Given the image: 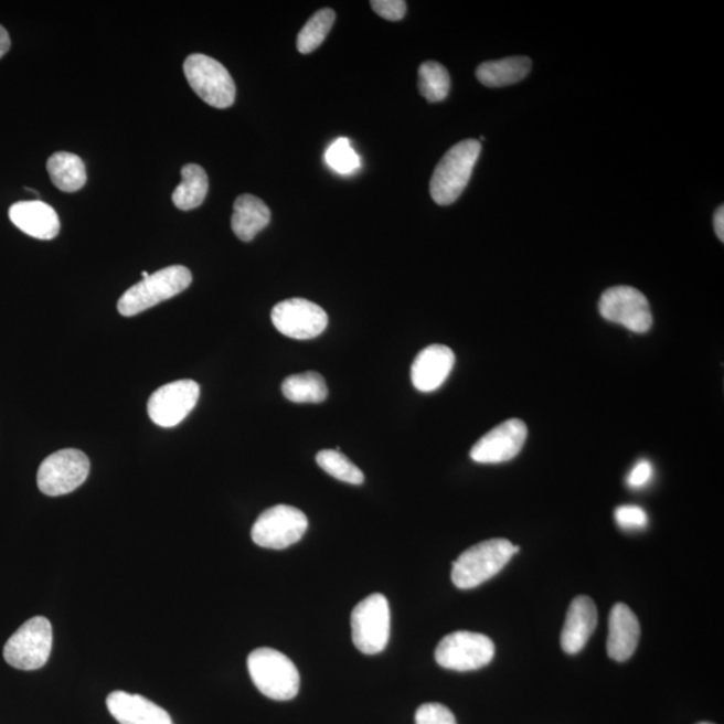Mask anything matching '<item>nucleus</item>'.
I'll return each mask as SVG.
<instances>
[{
  "label": "nucleus",
  "instance_id": "1",
  "mask_svg": "<svg viewBox=\"0 0 724 724\" xmlns=\"http://www.w3.org/2000/svg\"><path fill=\"white\" fill-rule=\"evenodd\" d=\"M520 546L508 540L496 539L478 543L461 553L453 564V583L459 589H473L489 582L503 569Z\"/></svg>",
  "mask_w": 724,
  "mask_h": 724
},
{
  "label": "nucleus",
  "instance_id": "2",
  "mask_svg": "<svg viewBox=\"0 0 724 724\" xmlns=\"http://www.w3.org/2000/svg\"><path fill=\"white\" fill-rule=\"evenodd\" d=\"M482 146L477 140L458 142L443 156L429 183L430 196L439 205L458 201L471 179Z\"/></svg>",
  "mask_w": 724,
  "mask_h": 724
},
{
  "label": "nucleus",
  "instance_id": "3",
  "mask_svg": "<svg viewBox=\"0 0 724 724\" xmlns=\"http://www.w3.org/2000/svg\"><path fill=\"white\" fill-rule=\"evenodd\" d=\"M192 274L189 268L180 265L162 268L141 283L134 285L124 292L117 304L118 313L134 317L153 306L167 301L189 289Z\"/></svg>",
  "mask_w": 724,
  "mask_h": 724
},
{
  "label": "nucleus",
  "instance_id": "4",
  "mask_svg": "<svg viewBox=\"0 0 724 724\" xmlns=\"http://www.w3.org/2000/svg\"><path fill=\"white\" fill-rule=\"evenodd\" d=\"M249 677L255 686L274 701H291L299 692V672L283 652L272 648L255 649L247 659Z\"/></svg>",
  "mask_w": 724,
  "mask_h": 724
},
{
  "label": "nucleus",
  "instance_id": "5",
  "mask_svg": "<svg viewBox=\"0 0 724 724\" xmlns=\"http://www.w3.org/2000/svg\"><path fill=\"white\" fill-rule=\"evenodd\" d=\"M52 646V624L46 617L36 616L24 622L6 642L3 657L17 670L35 671L47 663Z\"/></svg>",
  "mask_w": 724,
  "mask_h": 724
},
{
  "label": "nucleus",
  "instance_id": "6",
  "mask_svg": "<svg viewBox=\"0 0 724 724\" xmlns=\"http://www.w3.org/2000/svg\"><path fill=\"white\" fill-rule=\"evenodd\" d=\"M352 639L355 648L365 654L383 652L391 636L388 600L380 593L368 596L355 605L351 616Z\"/></svg>",
  "mask_w": 724,
  "mask_h": 724
},
{
  "label": "nucleus",
  "instance_id": "7",
  "mask_svg": "<svg viewBox=\"0 0 724 724\" xmlns=\"http://www.w3.org/2000/svg\"><path fill=\"white\" fill-rule=\"evenodd\" d=\"M184 74L193 92L205 104L217 109H226L234 104V79L221 62L204 54H192L184 62Z\"/></svg>",
  "mask_w": 724,
  "mask_h": 724
},
{
  "label": "nucleus",
  "instance_id": "8",
  "mask_svg": "<svg viewBox=\"0 0 724 724\" xmlns=\"http://www.w3.org/2000/svg\"><path fill=\"white\" fill-rule=\"evenodd\" d=\"M89 471L91 461L83 451L61 449L42 461L36 483L45 496H66L85 483Z\"/></svg>",
  "mask_w": 724,
  "mask_h": 724
},
{
  "label": "nucleus",
  "instance_id": "9",
  "mask_svg": "<svg viewBox=\"0 0 724 724\" xmlns=\"http://www.w3.org/2000/svg\"><path fill=\"white\" fill-rule=\"evenodd\" d=\"M496 657V646L482 634L458 630L447 635L435 651L438 664L447 670L476 671L491 663Z\"/></svg>",
  "mask_w": 724,
  "mask_h": 724
},
{
  "label": "nucleus",
  "instance_id": "10",
  "mask_svg": "<svg viewBox=\"0 0 724 724\" xmlns=\"http://www.w3.org/2000/svg\"><path fill=\"white\" fill-rule=\"evenodd\" d=\"M308 528V518L301 510L278 504L264 511L255 521L252 539L260 547L283 551L301 541Z\"/></svg>",
  "mask_w": 724,
  "mask_h": 724
},
{
  "label": "nucleus",
  "instance_id": "11",
  "mask_svg": "<svg viewBox=\"0 0 724 724\" xmlns=\"http://www.w3.org/2000/svg\"><path fill=\"white\" fill-rule=\"evenodd\" d=\"M598 310L605 320L622 324L634 333H646L652 328L651 306L647 297L635 287H610L604 291Z\"/></svg>",
  "mask_w": 724,
  "mask_h": 724
},
{
  "label": "nucleus",
  "instance_id": "12",
  "mask_svg": "<svg viewBox=\"0 0 724 724\" xmlns=\"http://www.w3.org/2000/svg\"><path fill=\"white\" fill-rule=\"evenodd\" d=\"M199 397L201 386L193 380H179L162 385L149 398L148 415L156 426L177 427L196 407Z\"/></svg>",
  "mask_w": 724,
  "mask_h": 724
},
{
  "label": "nucleus",
  "instance_id": "13",
  "mask_svg": "<svg viewBox=\"0 0 724 724\" xmlns=\"http://www.w3.org/2000/svg\"><path fill=\"white\" fill-rule=\"evenodd\" d=\"M272 321L279 333L295 340H311L328 327V315L321 306L304 298L286 299L274 306Z\"/></svg>",
  "mask_w": 724,
  "mask_h": 724
},
{
  "label": "nucleus",
  "instance_id": "14",
  "mask_svg": "<svg viewBox=\"0 0 724 724\" xmlns=\"http://www.w3.org/2000/svg\"><path fill=\"white\" fill-rule=\"evenodd\" d=\"M528 439V427L522 420L510 419L499 424L471 448L470 457L477 464L498 465L514 459Z\"/></svg>",
  "mask_w": 724,
  "mask_h": 724
},
{
  "label": "nucleus",
  "instance_id": "15",
  "mask_svg": "<svg viewBox=\"0 0 724 724\" xmlns=\"http://www.w3.org/2000/svg\"><path fill=\"white\" fill-rule=\"evenodd\" d=\"M455 365L453 349L430 345L416 355L411 368L412 384L417 391L429 393L439 390Z\"/></svg>",
  "mask_w": 724,
  "mask_h": 724
},
{
  "label": "nucleus",
  "instance_id": "16",
  "mask_svg": "<svg viewBox=\"0 0 724 724\" xmlns=\"http://www.w3.org/2000/svg\"><path fill=\"white\" fill-rule=\"evenodd\" d=\"M9 216L14 226L35 239L52 241L60 234L57 212L41 201L15 203L11 205Z\"/></svg>",
  "mask_w": 724,
  "mask_h": 724
},
{
  "label": "nucleus",
  "instance_id": "17",
  "mask_svg": "<svg viewBox=\"0 0 724 724\" xmlns=\"http://www.w3.org/2000/svg\"><path fill=\"white\" fill-rule=\"evenodd\" d=\"M106 705L120 724H173L164 709L141 695L115 691L106 699Z\"/></svg>",
  "mask_w": 724,
  "mask_h": 724
},
{
  "label": "nucleus",
  "instance_id": "18",
  "mask_svg": "<svg viewBox=\"0 0 724 724\" xmlns=\"http://www.w3.org/2000/svg\"><path fill=\"white\" fill-rule=\"evenodd\" d=\"M598 615L592 598H574L567 610L566 621L561 634V647L569 654L578 653L590 639L597 627Z\"/></svg>",
  "mask_w": 724,
  "mask_h": 724
},
{
  "label": "nucleus",
  "instance_id": "19",
  "mask_svg": "<svg viewBox=\"0 0 724 724\" xmlns=\"http://www.w3.org/2000/svg\"><path fill=\"white\" fill-rule=\"evenodd\" d=\"M640 624L626 604H616L609 616L608 654L616 661H627L638 648Z\"/></svg>",
  "mask_w": 724,
  "mask_h": 724
},
{
  "label": "nucleus",
  "instance_id": "20",
  "mask_svg": "<svg viewBox=\"0 0 724 724\" xmlns=\"http://www.w3.org/2000/svg\"><path fill=\"white\" fill-rule=\"evenodd\" d=\"M270 220V210L264 201L253 195H241L234 203L231 227L241 241L252 242Z\"/></svg>",
  "mask_w": 724,
  "mask_h": 724
},
{
  "label": "nucleus",
  "instance_id": "21",
  "mask_svg": "<svg viewBox=\"0 0 724 724\" xmlns=\"http://www.w3.org/2000/svg\"><path fill=\"white\" fill-rule=\"evenodd\" d=\"M532 71L528 57H510L485 62L477 68V78L487 87H503L520 83Z\"/></svg>",
  "mask_w": 724,
  "mask_h": 724
},
{
  "label": "nucleus",
  "instance_id": "22",
  "mask_svg": "<svg viewBox=\"0 0 724 724\" xmlns=\"http://www.w3.org/2000/svg\"><path fill=\"white\" fill-rule=\"evenodd\" d=\"M50 179L57 189L64 192H76L86 183V168L79 156L68 152H57L47 160Z\"/></svg>",
  "mask_w": 724,
  "mask_h": 724
},
{
  "label": "nucleus",
  "instance_id": "23",
  "mask_svg": "<svg viewBox=\"0 0 724 724\" xmlns=\"http://www.w3.org/2000/svg\"><path fill=\"white\" fill-rule=\"evenodd\" d=\"M181 183L173 191V204L181 211L199 207L209 193V177L201 166L189 164L181 170Z\"/></svg>",
  "mask_w": 724,
  "mask_h": 724
},
{
  "label": "nucleus",
  "instance_id": "24",
  "mask_svg": "<svg viewBox=\"0 0 724 724\" xmlns=\"http://www.w3.org/2000/svg\"><path fill=\"white\" fill-rule=\"evenodd\" d=\"M287 401L298 404H318L327 401L328 386L320 373L310 371L287 377L283 384Z\"/></svg>",
  "mask_w": 724,
  "mask_h": 724
},
{
  "label": "nucleus",
  "instance_id": "25",
  "mask_svg": "<svg viewBox=\"0 0 724 724\" xmlns=\"http://www.w3.org/2000/svg\"><path fill=\"white\" fill-rule=\"evenodd\" d=\"M336 22V12L332 9H322L317 11L313 17L306 22L297 39V49L301 54L313 53L327 40L330 30Z\"/></svg>",
  "mask_w": 724,
  "mask_h": 724
},
{
  "label": "nucleus",
  "instance_id": "26",
  "mask_svg": "<svg viewBox=\"0 0 724 724\" xmlns=\"http://www.w3.org/2000/svg\"><path fill=\"white\" fill-rule=\"evenodd\" d=\"M449 89H451V78L447 68L439 62H424L419 67L420 95L429 103H440L447 98Z\"/></svg>",
  "mask_w": 724,
  "mask_h": 724
},
{
  "label": "nucleus",
  "instance_id": "27",
  "mask_svg": "<svg viewBox=\"0 0 724 724\" xmlns=\"http://www.w3.org/2000/svg\"><path fill=\"white\" fill-rule=\"evenodd\" d=\"M316 460L324 472L337 480H341V482L355 486L364 483V473L339 449H322L317 454Z\"/></svg>",
  "mask_w": 724,
  "mask_h": 724
},
{
  "label": "nucleus",
  "instance_id": "28",
  "mask_svg": "<svg viewBox=\"0 0 724 724\" xmlns=\"http://www.w3.org/2000/svg\"><path fill=\"white\" fill-rule=\"evenodd\" d=\"M324 159L330 168L342 174H351L361 166L360 156L355 153L351 141L341 137L328 148Z\"/></svg>",
  "mask_w": 724,
  "mask_h": 724
},
{
  "label": "nucleus",
  "instance_id": "29",
  "mask_svg": "<svg viewBox=\"0 0 724 724\" xmlns=\"http://www.w3.org/2000/svg\"><path fill=\"white\" fill-rule=\"evenodd\" d=\"M416 724H458L451 710L439 703L420 705L415 715Z\"/></svg>",
  "mask_w": 724,
  "mask_h": 724
},
{
  "label": "nucleus",
  "instance_id": "30",
  "mask_svg": "<svg viewBox=\"0 0 724 724\" xmlns=\"http://www.w3.org/2000/svg\"><path fill=\"white\" fill-rule=\"evenodd\" d=\"M616 522L626 530H639L647 526L648 518L640 505L624 504L615 511Z\"/></svg>",
  "mask_w": 724,
  "mask_h": 724
},
{
  "label": "nucleus",
  "instance_id": "31",
  "mask_svg": "<svg viewBox=\"0 0 724 724\" xmlns=\"http://www.w3.org/2000/svg\"><path fill=\"white\" fill-rule=\"evenodd\" d=\"M371 8L379 17L391 22L402 21L407 12V3L403 0H374Z\"/></svg>",
  "mask_w": 724,
  "mask_h": 724
},
{
  "label": "nucleus",
  "instance_id": "32",
  "mask_svg": "<svg viewBox=\"0 0 724 724\" xmlns=\"http://www.w3.org/2000/svg\"><path fill=\"white\" fill-rule=\"evenodd\" d=\"M652 476L653 467L651 461L642 459L638 461L632 468V471L629 472L627 482L630 487H634V489H640V487L646 486L649 480L652 479Z\"/></svg>",
  "mask_w": 724,
  "mask_h": 724
},
{
  "label": "nucleus",
  "instance_id": "33",
  "mask_svg": "<svg viewBox=\"0 0 724 724\" xmlns=\"http://www.w3.org/2000/svg\"><path fill=\"white\" fill-rule=\"evenodd\" d=\"M714 227H715V233H716L717 238H720L723 242L724 241V209H723V205H721V207L717 209L716 212H715Z\"/></svg>",
  "mask_w": 724,
  "mask_h": 724
},
{
  "label": "nucleus",
  "instance_id": "34",
  "mask_svg": "<svg viewBox=\"0 0 724 724\" xmlns=\"http://www.w3.org/2000/svg\"><path fill=\"white\" fill-rule=\"evenodd\" d=\"M10 46L11 41L8 30H6L3 26H0V58H2L3 55L9 52Z\"/></svg>",
  "mask_w": 724,
  "mask_h": 724
},
{
  "label": "nucleus",
  "instance_id": "35",
  "mask_svg": "<svg viewBox=\"0 0 724 724\" xmlns=\"http://www.w3.org/2000/svg\"><path fill=\"white\" fill-rule=\"evenodd\" d=\"M141 277H142V279H146V278L149 277V274H148L147 272H142V273H141Z\"/></svg>",
  "mask_w": 724,
  "mask_h": 724
},
{
  "label": "nucleus",
  "instance_id": "36",
  "mask_svg": "<svg viewBox=\"0 0 724 724\" xmlns=\"http://www.w3.org/2000/svg\"><path fill=\"white\" fill-rule=\"evenodd\" d=\"M699 724H713V723H709V722H703V723H699Z\"/></svg>",
  "mask_w": 724,
  "mask_h": 724
}]
</instances>
